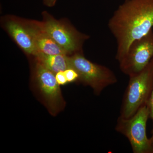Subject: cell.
<instances>
[{"instance_id": "obj_7", "label": "cell", "mask_w": 153, "mask_h": 153, "mask_svg": "<svg viewBox=\"0 0 153 153\" xmlns=\"http://www.w3.org/2000/svg\"><path fill=\"white\" fill-rule=\"evenodd\" d=\"M153 58V32L133 41L119 63L121 71L129 76L143 70Z\"/></svg>"}, {"instance_id": "obj_6", "label": "cell", "mask_w": 153, "mask_h": 153, "mask_svg": "<svg viewBox=\"0 0 153 153\" xmlns=\"http://www.w3.org/2000/svg\"><path fill=\"white\" fill-rule=\"evenodd\" d=\"M150 115L148 105H144L128 119L119 117L115 130L127 138L134 153H146L152 150V144L146 134V124Z\"/></svg>"}, {"instance_id": "obj_8", "label": "cell", "mask_w": 153, "mask_h": 153, "mask_svg": "<svg viewBox=\"0 0 153 153\" xmlns=\"http://www.w3.org/2000/svg\"><path fill=\"white\" fill-rule=\"evenodd\" d=\"M4 26L12 39L27 55L34 57L38 54L32 36L22 19L7 18Z\"/></svg>"}, {"instance_id": "obj_5", "label": "cell", "mask_w": 153, "mask_h": 153, "mask_svg": "<svg viewBox=\"0 0 153 153\" xmlns=\"http://www.w3.org/2000/svg\"><path fill=\"white\" fill-rule=\"evenodd\" d=\"M33 82L43 103L51 114L56 115L63 110L66 103L55 74L36 60L33 70Z\"/></svg>"}, {"instance_id": "obj_9", "label": "cell", "mask_w": 153, "mask_h": 153, "mask_svg": "<svg viewBox=\"0 0 153 153\" xmlns=\"http://www.w3.org/2000/svg\"><path fill=\"white\" fill-rule=\"evenodd\" d=\"M23 21L32 36L38 53L41 52L48 55L63 54L68 55L66 52L41 28L38 21Z\"/></svg>"}, {"instance_id": "obj_11", "label": "cell", "mask_w": 153, "mask_h": 153, "mask_svg": "<svg viewBox=\"0 0 153 153\" xmlns=\"http://www.w3.org/2000/svg\"><path fill=\"white\" fill-rule=\"evenodd\" d=\"M65 75L68 83L75 82L79 80V76L78 73L74 68H69L64 71Z\"/></svg>"}, {"instance_id": "obj_1", "label": "cell", "mask_w": 153, "mask_h": 153, "mask_svg": "<svg viewBox=\"0 0 153 153\" xmlns=\"http://www.w3.org/2000/svg\"><path fill=\"white\" fill-rule=\"evenodd\" d=\"M108 27L116 41L119 62L133 41L152 30L153 0H126L114 11Z\"/></svg>"}, {"instance_id": "obj_3", "label": "cell", "mask_w": 153, "mask_h": 153, "mask_svg": "<svg viewBox=\"0 0 153 153\" xmlns=\"http://www.w3.org/2000/svg\"><path fill=\"white\" fill-rule=\"evenodd\" d=\"M68 60L70 68L78 73L79 81L91 87L96 95H99L105 88L117 82V76L111 69L91 62L82 53L68 56Z\"/></svg>"}, {"instance_id": "obj_14", "label": "cell", "mask_w": 153, "mask_h": 153, "mask_svg": "<svg viewBox=\"0 0 153 153\" xmlns=\"http://www.w3.org/2000/svg\"><path fill=\"white\" fill-rule=\"evenodd\" d=\"M57 0H44V3L45 5L48 7H53L55 4Z\"/></svg>"}, {"instance_id": "obj_13", "label": "cell", "mask_w": 153, "mask_h": 153, "mask_svg": "<svg viewBox=\"0 0 153 153\" xmlns=\"http://www.w3.org/2000/svg\"><path fill=\"white\" fill-rule=\"evenodd\" d=\"M148 105H149V108L150 111V115L152 119L153 124V88L152 91V93H151L149 103H148ZM150 140L151 142H152V145H153V127L152 136V138H151Z\"/></svg>"}, {"instance_id": "obj_12", "label": "cell", "mask_w": 153, "mask_h": 153, "mask_svg": "<svg viewBox=\"0 0 153 153\" xmlns=\"http://www.w3.org/2000/svg\"><path fill=\"white\" fill-rule=\"evenodd\" d=\"M55 78L59 85H64L68 83L64 71H59L56 73Z\"/></svg>"}, {"instance_id": "obj_2", "label": "cell", "mask_w": 153, "mask_h": 153, "mask_svg": "<svg viewBox=\"0 0 153 153\" xmlns=\"http://www.w3.org/2000/svg\"><path fill=\"white\" fill-rule=\"evenodd\" d=\"M153 80V58L141 71L129 76L121 106L119 117L128 119L133 116L149 100Z\"/></svg>"}, {"instance_id": "obj_10", "label": "cell", "mask_w": 153, "mask_h": 153, "mask_svg": "<svg viewBox=\"0 0 153 153\" xmlns=\"http://www.w3.org/2000/svg\"><path fill=\"white\" fill-rule=\"evenodd\" d=\"M34 57L35 60L43 64L55 74L70 68L68 56L67 55H48L39 52Z\"/></svg>"}, {"instance_id": "obj_4", "label": "cell", "mask_w": 153, "mask_h": 153, "mask_svg": "<svg viewBox=\"0 0 153 153\" xmlns=\"http://www.w3.org/2000/svg\"><path fill=\"white\" fill-rule=\"evenodd\" d=\"M43 20L39 25L68 56L82 53V47L88 36L82 34L68 23L55 19L47 12L43 13Z\"/></svg>"}]
</instances>
